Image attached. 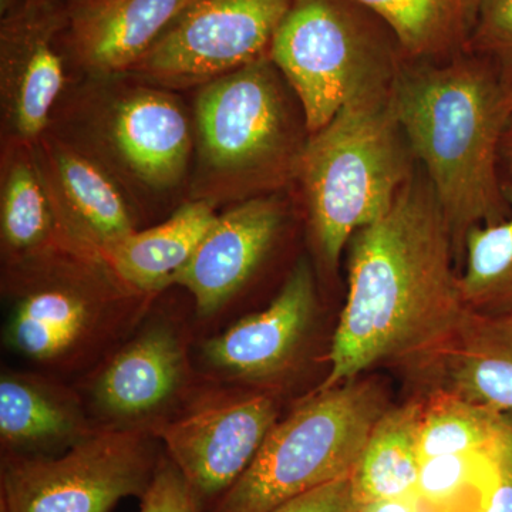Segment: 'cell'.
I'll return each instance as SVG.
<instances>
[{"mask_svg": "<svg viewBox=\"0 0 512 512\" xmlns=\"http://www.w3.org/2000/svg\"><path fill=\"white\" fill-rule=\"evenodd\" d=\"M348 247V298L320 390L380 363L429 357L470 311L453 271V234L423 171Z\"/></svg>", "mask_w": 512, "mask_h": 512, "instance_id": "1", "label": "cell"}, {"mask_svg": "<svg viewBox=\"0 0 512 512\" xmlns=\"http://www.w3.org/2000/svg\"><path fill=\"white\" fill-rule=\"evenodd\" d=\"M392 99L454 247L463 245L468 229L510 217L500 148L512 117V79L471 52L437 62L404 60Z\"/></svg>", "mask_w": 512, "mask_h": 512, "instance_id": "2", "label": "cell"}, {"mask_svg": "<svg viewBox=\"0 0 512 512\" xmlns=\"http://www.w3.org/2000/svg\"><path fill=\"white\" fill-rule=\"evenodd\" d=\"M416 158L392 90L350 101L303 150L298 177L320 261L335 269L359 229L389 212L414 177Z\"/></svg>", "mask_w": 512, "mask_h": 512, "instance_id": "3", "label": "cell"}, {"mask_svg": "<svg viewBox=\"0 0 512 512\" xmlns=\"http://www.w3.org/2000/svg\"><path fill=\"white\" fill-rule=\"evenodd\" d=\"M3 342L37 367L76 370L133 328L141 293L80 248L10 264Z\"/></svg>", "mask_w": 512, "mask_h": 512, "instance_id": "4", "label": "cell"}, {"mask_svg": "<svg viewBox=\"0 0 512 512\" xmlns=\"http://www.w3.org/2000/svg\"><path fill=\"white\" fill-rule=\"evenodd\" d=\"M195 130L205 175L242 201L296 180L311 136L301 104L269 56L205 83Z\"/></svg>", "mask_w": 512, "mask_h": 512, "instance_id": "5", "label": "cell"}, {"mask_svg": "<svg viewBox=\"0 0 512 512\" xmlns=\"http://www.w3.org/2000/svg\"><path fill=\"white\" fill-rule=\"evenodd\" d=\"M269 59L313 134L350 101L392 90L406 57L382 20L356 0H292Z\"/></svg>", "mask_w": 512, "mask_h": 512, "instance_id": "6", "label": "cell"}, {"mask_svg": "<svg viewBox=\"0 0 512 512\" xmlns=\"http://www.w3.org/2000/svg\"><path fill=\"white\" fill-rule=\"evenodd\" d=\"M386 410L382 386L372 380L316 390L275 424L248 470L208 512H269L353 476Z\"/></svg>", "mask_w": 512, "mask_h": 512, "instance_id": "7", "label": "cell"}, {"mask_svg": "<svg viewBox=\"0 0 512 512\" xmlns=\"http://www.w3.org/2000/svg\"><path fill=\"white\" fill-rule=\"evenodd\" d=\"M151 431L99 426L57 456L2 454V512H110L147 493L163 457Z\"/></svg>", "mask_w": 512, "mask_h": 512, "instance_id": "8", "label": "cell"}, {"mask_svg": "<svg viewBox=\"0 0 512 512\" xmlns=\"http://www.w3.org/2000/svg\"><path fill=\"white\" fill-rule=\"evenodd\" d=\"M278 417L271 394L222 389L192 400L151 433L208 512L251 466Z\"/></svg>", "mask_w": 512, "mask_h": 512, "instance_id": "9", "label": "cell"}, {"mask_svg": "<svg viewBox=\"0 0 512 512\" xmlns=\"http://www.w3.org/2000/svg\"><path fill=\"white\" fill-rule=\"evenodd\" d=\"M292 0H197L130 70L170 86L210 83L269 56Z\"/></svg>", "mask_w": 512, "mask_h": 512, "instance_id": "10", "label": "cell"}, {"mask_svg": "<svg viewBox=\"0 0 512 512\" xmlns=\"http://www.w3.org/2000/svg\"><path fill=\"white\" fill-rule=\"evenodd\" d=\"M188 345L171 319L144 323L100 366L90 404L100 426L151 431L171 416L190 382Z\"/></svg>", "mask_w": 512, "mask_h": 512, "instance_id": "11", "label": "cell"}, {"mask_svg": "<svg viewBox=\"0 0 512 512\" xmlns=\"http://www.w3.org/2000/svg\"><path fill=\"white\" fill-rule=\"evenodd\" d=\"M318 312L315 275L301 259L264 311L239 319L205 340L201 363L222 380L265 383L291 369L308 342Z\"/></svg>", "mask_w": 512, "mask_h": 512, "instance_id": "12", "label": "cell"}, {"mask_svg": "<svg viewBox=\"0 0 512 512\" xmlns=\"http://www.w3.org/2000/svg\"><path fill=\"white\" fill-rule=\"evenodd\" d=\"M285 224V202L278 194L239 202L218 215L171 285L190 292L198 318H212L251 281L281 238Z\"/></svg>", "mask_w": 512, "mask_h": 512, "instance_id": "13", "label": "cell"}, {"mask_svg": "<svg viewBox=\"0 0 512 512\" xmlns=\"http://www.w3.org/2000/svg\"><path fill=\"white\" fill-rule=\"evenodd\" d=\"M60 23L55 5H23L3 19V101L19 140L33 141L43 133L62 92L63 60L55 47Z\"/></svg>", "mask_w": 512, "mask_h": 512, "instance_id": "14", "label": "cell"}, {"mask_svg": "<svg viewBox=\"0 0 512 512\" xmlns=\"http://www.w3.org/2000/svg\"><path fill=\"white\" fill-rule=\"evenodd\" d=\"M107 137L128 173L141 184L167 190L183 180L190 161V120L170 94L138 89L111 110Z\"/></svg>", "mask_w": 512, "mask_h": 512, "instance_id": "15", "label": "cell"}, {"mask_svg": "<svg viewBox=\"0 0 512 512\" xmlns=\"http://www.w3.org/2000/svg\"><path fill=\"white\" fill-rule=\"evenodd\" d=\"M86 407L52 377L6 370L0 379L2 454L57 456L93 433Z\"/></svg>", "mask_w": 512, "mask_h": 512, "instance_id": "16", "label": "cell"}, {"mask_svg": "<svg viewBox=\"0 0 512 512\" xmlns=\"http://www.w3.org/2000/svg\"><path fill=\"white\" fill-rule=\"evenodd\" d=\"M440 392L493 410L512 412V312L473 311L444 345L429 356Z\"/></svg>", "mask_w": 512, "mask_h": 512, "instance_id": "17", "label": "cell"}, {"mask_svg": "<svg viewBox=\"0 0 512 512\" xmlns=\"http://www.w3.org/2000/svg\"><path fill=\"white\" fill-rule=\"evenodd\" d=\"M197 0H82L72 13L74 52L99 73L133 69Z\"/></svg>", "mask_w": 512, "mask_h": 512, "instance_id": "18", "label": "cell"}, {"mask_svg": "<svg viewBox=\"0 0 512 512\" xmlns=\"http://www.w3.org/2000/svg\"><path fill=\"white\" fill-rule=\"evenodd\" d=\"M52 190L64 227L79 247L100 254L136 231L130 205L104 168L72 147H50Z\"/></svg>", "mask_w": 512, "mask_h": 512, "instance_id": "19", "label": "cell"}, {"mask_svg": "<svg viewBox=\"0 0 512 512\" xmlns=\"http://www.w3.org/2000/svg\"><path fill=\"white\" fill-rule=\"evenodd\" d=\"M211 201L185 202L156 227L131 232L101 252L114 275L141 295L167 288L217 220Z\"/></svg>", "mask_w": 512, "mask_h": 512, "instance_id": "20", "label": "cell"}, {"mask_svg": "<svg viewBox=\"0 0 512 512\" xmlns=\"http://www.w3.org/2000/svg\"><path fill=\"white\" fill-rule=\"evenodd\" d=\"M0 229L9 265L64 248L84 249L64 227L45 174L30 158L18 157L8 165L3 178Z\"/></svg>", "mask_w": 512, "mask_h": 512, "instance_id": "21", "label": "cell"}, {"mask_svg": "<svg viewBox=\"0 0 512 512\" xmlns=\"http://www.w3.org/2000/svg\"><path fill=\"white\" fill-rule=\"evenodd\" d=\"M423 412L420 403H409L386 410L377 421L353 473L360 504L414 497Z\"/></svg>", "mask_w": 512, "mask_h": 512, "instance_id": "22", "label": "cell"}, {"mask_svg": "<svg viewBox=\"0 0 512 512\" xmlns=\"http://www.w3.org/2000/svg\"><path fill=\"white\" fill-rule=\"evenodd\" d=\"M382 20L410 62L467 52L474 0H356Z\"/></svg>", "mask_w": 512, "mask_h": 512, "instance_id": "23", "label": "cell"}, {"mask_svg": "<svg viewBox=\"0 0 512 512\" xmlns=\"http://www.w3.org/2000/svg\"><path fill=\"white\" fill-rule=\"evenodd\" d=\"M510 217L494 225L468 229L463 245L466 268L461 292L473 311L503 315L512 312V184H504Z\"/></svg>", "mask_w": 512, "mask_h": 512, "instance_id": "24", "label": "cell"}, {"mask_svg": "<svg viewBox=\"0 0 512 512\" xmlns=\"http://www.w3.org/2000/svg\"><path fill=\"white\" fill-rule=\"evenodd\" d=\"M503 413L441 393L424 407L421 460L437 456H483L493 450L507 426Z\"/></svg>", "mask_w": 512, "mask_h": 512, "instance_id": "25", "label": "cell"}, {"mask_svg": "<svg viewBox=\"0 0 512 512\" xmlns=\"http://www.w3.org/2000/svg\"><path fill=\"white\" fill-rule=\"evenodd\" d=\"M467 52L491 60L512 79V0H474Z\"/></svg>", "mask_w": 512, "mask_h": 512, "instance_id": "26", "label": "cell"}, {"mask_svg": "<svg viewBox=\"0 0 512 512\" xmlns=\"http://www.w3.org/2000/svg\"><path fill=\"white\" fill-rule=\"evenodd\" d=\"M476 457L437 456L421 460L414 498L431 504L450 501L460 494L473 478Z\"/></svg>", "mask_w": 512, "mask_h": 512, "instance_id": "27", "label": "cell"}, {"mask_svg": "<svg viewBox=\"0 0 512 512\" xmlns=\"http://www.w3.org/2000/svg\"><path fill=\"white\" fill-rule=\"evenodd\" d=\"M140 512H201L183 474L165 451L153 483L140 498Z\"/></svg>", "mask_w": 512, "mask_h": 512, "instance_id": "28", "label": "cell"}, {"mask_svg": "<svg viewBox=\"0 0 512 512\" xmlns=\"http://www.w3.org/2000/svg\"><path fill=\"white\" fill-rule=\"evenodd\" d=\"M360 507L353 476H349L298 495L269 512H359Z\"/></svg>", "mask_w": 512, "mask_h": 512, "instance_id": "29", "label": "cell"}, {"mask_svg": "<svg viewBox=\"0 0 512 512\" xmlns=\"http://www.w3.org/2000/svg\"><path fill=\"white\" fill-rule=\"evenodd\" d=\"M493 484L483 512H512V420L488 453Z\"/></svg>", "mask_w": 512, "mask_h": 512, "instance_id": "30", "label": "cell"}, {"mask_svg": "<svg viewBox=\"0 0 512 512\" xmlns=\"http://www.w3.org/2000/svg\"><path fill=\"white\" fill-rule=\"evenodd\" d=\"M359 512H420L416 498H397V500L373 501L363 504Z\"/></svg>", "mask_w": 512, "mask_h": 512, "instance_id": "31", "label": "cell"}, {"mask_svg": "<svg viewBox=\"0 0 512 512\" xmlns=\"http://www.w3.org/2000/svg\"><path fill=\"white\" fill-rule=\"evenodd\" d=\"M501 171H504L507 178L505 183L512 184V117L507 128H505L503 141L500 148Z\"/></svg>", "mask_w": 512, "mask_h": 512, "instance_id": "32", "label": "cell"}, {"mask_svg": "<svg viewBox=\"0 0 512 512\" xmlns=\"http://www.w3.org/2000/svg\"><path fill=\"white\" fill-rule=\"evenodd\" d=\"M55 2L56 0H25L23 5L37 8V6L55 5Z\"/></svg>", "mask_w": 512, "mask_h": 512, "instance_id": "33", "label": "cell"}, {"mask_svg": "<svg viewBox=\"0 0 512 512\" xmlns=\"http://www.w3.org/2000/svg\"><path fill=\"white\" fill-rule=\"evenodd\" d=\"M13 3H15V0H2V13L5 15L6 10H10L12 8Z\"/></svg>", "mask_w": 512, "mask_h": 512, "instance_id": "34", "label": "cell"}]
</instances>
